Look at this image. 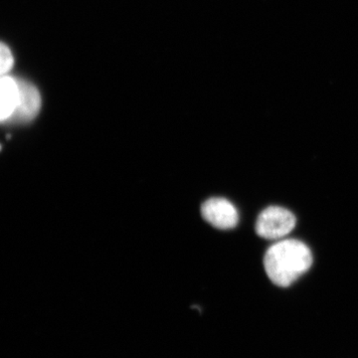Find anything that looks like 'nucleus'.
Listing matches in <instances>:
<instances>
[{"label": "nucleus", "instance_id": "1", "mask_svg": "<svg viewBox=\"0 0 358 358\" xmlns=\"http://www.w3.org/2000/svg\"><path fill=\"white\" fill-rule=\"evenodd\" d=\"M310 248L298 240H282L271 246L264 258L268 279L279 287H289L312 267Z\"/></svg>", "mask_w": 358, "mask_h": 358}, {"label": "nucleus", "instance_id": "2", "mask_svg": "<svg viewBox=\"0 0 358 358\" xmlns=\"http://www.w3.org/2000/svg\"><path fill=\"white\" fill-rule=\"evenodd\" d=\"M296 226V217L284 207L270 206L263 210L256 222V232L267 240L282 239Z\"/></svg>", "mask_w": 358, "mask_h": 358}, {"label": "nucleus", "instance_id": "3", "mask_svg": "<svg viewBox=\"0 0 358 358\" xmlns=\"http://www.w3.org/2000/svg\"><path fill=\"white\" fill-rule=\"evenodd\" d=\"M20 101L17 108L7 124H23L32 122L41 110V96L38 89L26 80L18 79Z\"/></svg>", "mask_w": 358, "mask_h": 358}, {"label": "nucleus", "instance_id": "4", "mask_svg": "<svg viewBox=\"0 0 358 358\" xmlns=\"http://www.w3.org/2000/svg\"><path fill=\"white\" fill-rule=\"evenodd\" d=\"M201 214L205 220L213 227L221 230H229L236 227L239 213L236 207L229 200L215 197L204 202Z\"/></svg>", "mask_w": 358, "mask_h": 358}, {"label": "nucleus", "instance_id": "5", "mask_svg": "<svg viewBox=\"0 0 358 358\" xmlns=\"http://www.w3.org/2000/svg\"><path fill=\"white\" fill-rule=\"evenodd\" d=\"M20 101V86L17 78L0 77V124H7Z\"/></svg>", "mask_w": 358, "mask_h": 358}, {"label": "nucleus", "instance_id": "6", "mask_svg": "<svg viewBox=\"0 0 358 358\" xmlns=\"http://www.w3.org/2000/svg\"><path fill=\"white\" fill-rule=\"evenodd\" d=\"M14 59L10 49L0 42V77L6 76L13 67Z\"/></svg>", "mask_w": 358, "mask_h": 358}]
</instances>
